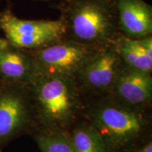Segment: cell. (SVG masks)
<instances>
[{
  "label": "cell",
  "mask_w": 152,
  "mask_h": 152,
  "mask_svg": "<svg viewBox=\"0 0 152 152\" xmlns=\"http://www.w3.org/2000/svg\"><path fill=\"white\" fill-rule=\"evenodd\" d=\"M60 19L64 39L87 46H113L121 35L118 26L115 1L106 0H62Z\"/></svg>",
  "instance_id": "6da1fadb"
},
{
  "label": "cell",
  "mask_w": 152,
  "mask_h": 152,
  "mask_svg": "<svg viewBox=\"0 0 152 152\" xmlns=\"http://www.w3.org/2000/svg\"><path fill=\"white\" fill-rule=\"evenodd\" d=\"M29 87L48 121L62 123L71 118L78 99L73 78L37 72Z\"/></svg>",
  "instance_id": "7a4b0ae2"
},
{
  "label": "cell",
  "mask_w": 152,
  "mask_h": 152,
  "mask_svg": "<svg viewBox=\"0 0 152 152\" xmlns=\"http://www.w3.org/2000/svg\"><path fill=\"white\" fill-rule=\"evenodd\" d=\"M0 29L14 46L26 50L42 48L64 39L65 28L60 18L56 20H25L10 9L0 12Z\"/></svg>",
  "instance_id": "3957f363"
},
{
  "label": "cell",
  "mask_w": 152,
  "mask_h": 152,
  "mask_svg": "<svg viewBox=\"0 0 152 152\" xmlns=\"http://www.w3.org/2000/svg\"><path fill=\"white\" fill-rule=\"evenodd\" d=\"M100 49L62 39L29 51L35 60L37 72L74 79L87 61Z\"/></svg>",
  "instance_id": "277c9868"
},
{
  "label": "cell",
  "mask_w": 152,
  "mask_h": 152,
  "mask_svg": "<svg viewBox=\"0 0 152 152\" xmlns=\"http://www.w3.org/2000/svg\"><path fill=\"white\" fill-rule=\"evenodd\" d=\"M143 125L142 118L134 112L109 106L96 113L93 128L103 139L108 149H115L139 136Z\"/></svg>",
  "instance_id": "5b68a950"
},
{
  "label": "cell",
  "mask_w": 152,
  "mask_h": 152,
  "mask_svg": "<svg viewBox=\"0 0 152 152\" xmlns=\"http://www.w3.org/2000/svg\"><path fill=\"white\" fill-rule=\"evenodd\" d=\"M123 62L113 46L96 51L74 77L81 86L96 92L113 90Z\"/></svg>",
  "instance_id": "8992f818"
},
{
  "label": "cell",
  "mask_w": 152,
  "mask_h": 152,
  "mask_svg": "<svg viewBox=\"0 0 152 152\" xmlns=\"http://www.w3.org/2000/svg\"><path fill=\"white\" fill-rule=\"evenodd\" d=\"M37 73L35 60L29 50L0 37V76L4 82L29 86Z\"/></svg>",
  "instance_id": "52a82bcc"
},
{
  "label": "cell",
  "mask_w": 152,
  "mask_h": 152,
  "mask_svg": "<svg viewBox=\"0 0 152 152\" xmlns=\"http://www.w3.org/2000/svg\"><path fill=\"white\" fill-rule=\"evenodd\" d=\"M0 87V143L20 133L28 123L27 106L20 89L14 83Z\"/></svg>",
  "instance_id": "ba28073f"
},
{
  "label": "cell",
  "mask_w": 152,
  "mask_h": 152,
  "mask_svg": "<svg viewBox=\"0 0 152 152\" xmlns=\"http://www.w3.org/2000/svg\"><path fill=\"white\" fill-rule=\"evenodd\" d=\"M121 34L139 39L152 35V7L144 0H115Z\"/></svg>",
  "instance_id": "9c48e42d"
},
{
  "label": "cell",
  "mask_w": 152,
  "mask_h": 152,
  "mask_svg": "<svg viewBox=\"0 0 152 152\" xmlns=\"http://www.w3.org/2000/svg\"><path fill=\"white\" fill-rule=\"evenodd\" d=\"M113 90L129 104L146 103L152 96L151 73L137 71L123 64Z\"/></svg>",
  "instance_id": "30bf717a"
},
{
  "label": "cell",
  "mask_w": 152,
  "mask_h": 152,
  "mask_svg": "<svg viewBox=\"0 0 152 152\" xmlns=\"http://www.w3.org/2000/svg\"><path fill=\"white\" fill-rule=\"evenodd\" d=\"M114 47L125 66L137 71L151 73L152 57L144 50L140 39H130L121 35Z\"/></svg>",
  "instance_id": "8fae6325"
},
{
  "label": "cell",
  "mask_w": 152,
  "mask_h": 152,
  "mask_svg": "<svg viewBox=\"0 0 152 152\" xmlns=\"http://www.w3.org/2000/svg\"><path fill=\"white\" fill-rule=\"evenodd\" d=\"M70 140L74 152H109L103 139L93 127L75 129Z\"/></svg>",
  "instance_id": "7c38bea8"
},
{
  "label": "cell",
  "mask_w": 152,
  "mask_h": 152,
  "mask_svg": "<svg viewBox=\"0 0 152 152\" xmlns=\"http://www.w3.org/2000/svg\"><path fill=\"white\" fill-rule=\"evenodd\" d=\"M37 142L42 152H74L70 138L61 133L39 136Z\"/></svg>",
  "instance_id": "4fadbf2b"
},
{
  "label": "cell",
  "mask_w": 152,
  "mask_h": 152,
  "mask_svg": "<svg viewBox=\"0 0 152 152\" xmlns=\"http://www.w3.org/2000/svg\"><path fill=\"white\" fill-rule=\"evenodd\" d=\"M139 39L147 54L152 57V35L147 36Z\"/></svg>",
  "instance_id": "5bb4252c"
},
{
  "label": "cell",
  "mask_w": 152,
  "mask_h": 152,
  "mask_svg": "<svg viewBox=\"0 0 152 152\" xmlns=\"http://www.w3.org/2000/svg\"><path fill=\"white\" fill-rule=\"evenodd\" d=\"M136 152H152V143L151 142L144 145L141 149L137 150Z\"/></svg>",
  "instance_id": "9a60e30c"
},
{
  "label": "cell",
  "mask_w": 152,
  "mask_h": 152,
  "mask_svg": "<svg viewBox=\"0 0 152 152\" xmlns=\"http://www.w3.org/2000/svg\"><path fill=\"white\" fill-rule=\"evenodd\" d=\"M40 1H58V2H60V1H62V0H40Z\"/></svg>",
  "instance_id": "2e32d148"
},
{
  "label": "cell",
  "mask_w": 152,
  "mask_h": 152,
  "mask_svg": "<svg viewBox=\"0 0 152 152\" xmlns=\"http://www.w3.org/2000/svg\"><path fill=\"white\" fill-rule=\"evenodd\" d=\"M106 1H115V0H106Z\"/></svg>",
  "instance_id": "e0dca14e"
},
{
  "label": "cell",
  "mask_w": 152,
  "mask_h": 152,
  "mask_svg": "<svg viewBox=\"0 0 152 152\" xmlns=\"http://www.w3.org/2000/svg\"><path fill=\"white\" fill-rule=\"evenodd\" d=\"M0 1H1V0H0Z\"/></svg>",
  "instance_id": "ac0fdd59"
}]
</instances>
